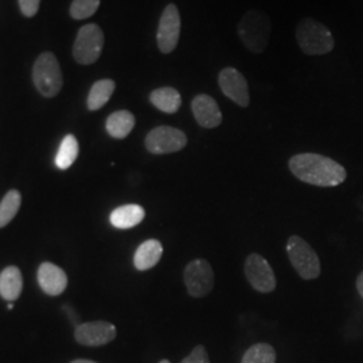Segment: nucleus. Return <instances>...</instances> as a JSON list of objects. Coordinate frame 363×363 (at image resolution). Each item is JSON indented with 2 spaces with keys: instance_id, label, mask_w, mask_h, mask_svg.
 I'll return each mask as SVG.
<instances>
[{
  "instance_id": "obj_1",
  "label": "nucleus",
  "mask_w": 363,
  "mask_h": 363,
  "mask_svg": "<svg viewBox=\"0 0 363 363\" xmlns=\"http://www.w3.org/2000/svg\"><path fill=\"white\" fill-rule=\"evenodd\" d=\"M288 166L298 181L318 187H337L347 178V171L342 164L319 154L292 156Z\"/></svg>"
},
{
  "instance_id": "obj_2",
  "label": "nucleus",
  "mask_w": 363,
  "mask_h": 363,
  "mask_svg": "<svg viewBox=\"0 0 363 363\" xmlns=\"http://www.w3.org/2000/svg\"><path fill=\"white\" fill-rule=\"evenodd\" d=\"M296 40L300 50L307 55H325L335 48V39L330 28L312 18L298 22Z\"/></svg>"
},
{
  "instance_id": "obj_3",
  "label": "nucleus",
  "mask_w": 363,
  "mask_h": 363,
  "mask_svg": "<svg viewBox=\"0 0 363 363\" xmlns=\"http://www.w3.org/2000/svg\"><path fill=\"white\" fill-rule=\"evenodd\" d=\"M271 30L272 23L269 18L259 10L247 11L237 26L238 37L244 46L249 52L256 54L267 49L271 37Z\"/></svg>"
},
{
  "instance_id": "obj_4",
  "label": "nucleus",
  "mask_w": 363,
  "mask_h": 363,
  "mask_svg": "<svg viewBox=\"0 0 363 363\" xmlns=\"http://www.w3.org/2000/svg\"><path fill=\"white\" fill-rule=\"evenodd\" d=\"M33 81L37 91L45 97H55L64 85L62 72L57 57L50 52H42L33 67Z\"/></svg>"
},
{
  "instance_id": "obj_5",
  "label": "nucleus",
  "mask_w": 363,
  "mask_h": 363,
  "mask_svg": "<svg viewBox=\"0 0 363 363\" xmlns=\"http://www.w3.org/2000/svg\"><path fill=\"white\" fill-rule=\"evenodd\" d=\"M286 253L298 276L304 280H315L322 272L316 252L298 235H292L286 242Z\"/></svg>"
},
{
  "instance_id": "obj_6",
  "label": "nucleus",
  "mask_w": 363,
  "mask_h": 363,
  "mask_svg": "<svg viewBox=\"0 0 363 363\" xmlns=\"http://www.w3.org/2000/svg\"><path fill=\"white\" fill-rule=\"evenodd\" d=\"M104 33L101 27L89 23L79 28L73 46V57L81 65L94 64L104 48Z\"/></svg>"
},
{
  "instance_id": "obj_7",
  "label": "nucleus",
  "mask_w": 363,
  "mask_h": 363,
  "mask_svg": "<svg viewBox=\"0 0 363 363\" xmlns=\"http://www.w3.org/2000/svg\"><path fill=\"white\" fill-rule=\"evenodd\" d=\"M187 145V136L183 130L174 127H156L145 138V148L155 155L174 154Z\"/></svg>"
},
{
  "instance_id": "obj_8",
  "label": "nucleus",
  "mask_w": 363,
  "mask_h": 363,
  "mask_svg": "<svg viewBox=\"0 0 363 363\" xmlns=\"http://www.w3.org/2000/svg\"><path fill=\"white\" fill-rule=\"evenodd\" d=\"M184 284L193 298H205L213 291L214 272L208 261L196 259L190 261L184 269Z\"/></svg>"
},
{
  "instance_id": "obj_9",
  "label": "nucleus",
  "mask_w": 363,
  "mask_h": 363,
  "mask_svg": "<svg viewBox=\"0 0 363 363\" xmlns=\"http://www.w3.org/2000/svg\"><path fill=\"white\" fill-rule=\"evenodd\" d=\"M181 13L175 4H169L160 16L157 27V48L163 54L174 52L181 37Z\"/></svg>"
},
{
  "instance_id": "obj_10",
  "label": "nucleus",
  "mask_w": 363,
  "mask_h": 363,
  "mask_svg": "<svg viewBox=\"0 0 363 363\" xmlns=\"http://www.w3.org/2000/svg\"><path fill=\"white\" fill-rule=\"evenodd\" d=\"M245 276L250 286L261 294H271L276 288V276L269 262L257 253H252L245 261Z\"/></svg>"
},
{
  "instance_id": "obj_11",
  "label": "nucleus",
  "mask_w": 363,
  "mask_h": 363,
  "mask_svg": "<svg viewBox=\"0 0 363 363\" xmlns=\"http://www.w3.org/2000/svg\"><path fill=\"white\" fill-rule=\"evenodd\" d=\"M222 93L229 97L233 103L242 108H247L250 104V96H249V85L247 78L244 77L237 69L234 67H225L220 70L218 76Z\"/></svg>"
},
{
  "instance_id": "obj_12",
  "label": "nucleus",
  "mask_w": 363,
  "mask_h": 363,
  "mask_svg": "<svg viewBox=\"0 0 363 363\" xmlns=\"http://www.w3.org/2000/svg\"><path fill=\"white\" fill-rule=\"evenodd\" d=\"M116 327L109 322H89L77 325L76 339L84 346H104L116 337Z\"/></svg>"
},
{
  "instance_id": "obj_13",
  "label": "nucleus",
  "mask_w": 363,
  "mask_h": 363,
  "mask_svg": "<svg viewBox=\"0 0 363 363\" xmlns=\"http://www.w3.org/2000/svg\"><path fill=\"white\" fill-rule=\"evenodd\" d=\"M191 111L202 128H217L222 123V113L216 100L208 94H198L191 101Z\"/></svg>"
},
{
  "instance_id": "obj_14",
  "label": "nucleus",
  "mask_w": 363,
  "mask_h": 363,
  "mask_svg": "<svg viewBox=\"0 0 363 363\" xmlns=\"http://www.w3.org/2000/svg\"><path fill=\"white\" fill-rule=\"evenodd\" d=\"M38 283L50 296L61 295L67 286L66 273L52 262H43L38 269Z\"/></svg>"
},
{
  "instance_id": "obj_15",
  "label": "nucleus",
  "mask_w": 363,
  "mask_h": 363,
  "mask_svg": "<svg viewBox=\"0 0 363 363\" xmlns=\"http://www.w3.org/2000/svg\"><path fill=\"white\" fill-rule=\"evenodd\" d=\"M163 255V245L157 240H147L136 249L133 264L138 271H148L154 268Z\"/></svg>"
},
{
  "instance_id": "obj_16",
  "label": "nucleus",
  "mask_w": 363,
  "mask_h": 363,
  "mask_svg": "<svg viewBox=\"0 0 363 363\" xmlns=\"http://www.w3.org/2000/svg\"><path fill=\"white\" fill-rule=\"evenodd\" d=\"M145 217V211L139 205H124L111 213L109 220L117 229H130L139 225Z\"/></svg>"
},
{
  "instance_id": "obj_17",
  "label": "nucleus",
  "mask_w": 363,
  "mask_h": 363,
  "mask_svg": "<svg viewBox=\"0 0 363 363\" xmlns=\"http://www.w3.org/2000/svg\"><path fill=\"white\" fill-rule=\"evenodd\" d=\"M23 288L22 273L16 267H9L0 273V296L7 301H15Z\"/></svg>"
},
{
  "instance_id": "obj_18",
  "label": "nucleus",
  "mask_w": 363,
  "mask_h": 363,
  "mask_svg": "<svg viewBox=\"0 0 363 363\" xmlns=\"http://www.w3.org/2000/svg\"><path fill=\"white\" fill-rule=\"evenodd\" d=\"M150 101L164 113H175L181 108V93L169 86L157 88L150 94Z\"/></svg>"
},
{
  "instance_id": "obj_19",
  "label": "nucleus",
  "mask_w": 363,
  "mask_h": 363,
  "mask_svg": "<svg viewBox=\"0 0 363 363\" xmlns=\"http://www.w3.org/2000/svg\"><path fill=\"white\" fill-rule=\"evenodd\" d=\"M106 132L115 139H124L135 127V116L128 111H117L106 118Z\"/></svg>"
},
{
  "instance_id": "obj_20",
  "label": "nucleus",
  "mask_w": 363,
  "mask_h": 363,
  "mask_svg": "<svg viewBox=\"0 0 363 363\" xmlns=\"http://www.w3.org/2000/svg\"><path fill=\"white\" fill-rule=\"evenodd\" d=\"M116 89V84L113 79H100L93 84L89 96H88V109L89 111H99L104 106L112 97L113 91Z\"/></svg>"
},
{
  "instance_id": "obj_21",
  "label": "nucleus",
  "mask_w": 363,
  "mask_h": 363,
  "mask_svg": "<svg viewBox=\"0 0 363 363\" xmlns=\"http://www.w3.org/2000/svg\"><path fill=\"white\" fill-rule=\"evenodd\" d=\"M78 142L74 135H66L62 139L55 155V166L60 169H67L77 159Z\"/></svg>"
},
{
  "instance_id": "obj_22",
  "label": "nucleus",
  "mask_w": 363,
  "mask_h": 363,
  "mask_svg": "<svg viewBox=\"0 0 363 363\" xmlns=\"http://www.w3.org/2000/svg\"><path fill=\"white\" fill-rule=\"evenodd\" d=\"M21 203H22V196L19 191L11 190L4 195V198L0 202V229L13 220V217L21 208Z\"/></svg>"
},
{
  "instance_id": "obj_23",
  "label": "nucleus",
  "mask_w": 363,
  "mask_h": 363,
  "mask_svg": "<svg viewBox=\"0 0 363 363\" xmlns=\"http://www.w3.org/2000/svg\"><path fill=\"white\" fill-rule=\"evenodd\" d=\"M241 363H276V351L268 343H257L247 349Z\"/></svg>"
},
{
  "instance_id": "obj_24",
  "label": "nucleus",
  "mask_w": 363,
  "mask_h": 363,
  "mask_svg": "<svg viewBox=\"0 0 363 363\" xmlns=\"http://www.w3.org/2000/svg\"><path fill=\"white\" fill-rule=\"evenodd\" d=\"M100 7V0H73L70 16L74 19H86L94 15Z\"/></svg>"
},
{
  "instance_id": "obj_25",
  "label": "nucleus",
  "mask_w": 363,
  "mask_h": 363,
  "mask_svg": "<svg viewBox=\"0 0 363 363\" xmlns=\"http://www.w3.org/2000/svg\"><path fill=\"white\" fill-rule=\"evenodd\" d=\"M181 363H210L208 354L203 346H195L189 357H186Z\"/></svg>"
},
{
  "instance_id": "obj_26",
  "label": "nucleus",
  "mask_w": 363,
  "mask_h": 363,
  "mask_svg": "<svg viewBox=\"0 0 363 363\" xmlns=\"http://www.w3.org/2000/svg\"><path fill=\"white\" fill-rule=\"evenodd\" d=\"M39 3L40 0H19V7L25 16L31 18L38 13Z\"/></svg>"
},
{
  "instance_id": "obj_27",
  "label": "nucleus",
  "mask_w": 363,
  "mask_h": 363,
  "mask_svg": "<svg viewBox=\"0 0 363 363\" xmlns=\"http://www.w3.org/2000/svg\"><path fill=\"white\" fill-rule=\"evenodd\" d=\"M357 289H358L359 295L363 298V271L361 272V274L358 276V279H357Z\"/></svg>"
},
{
  "instance_id": "obj_28",
  "label": "nucleus",
  "mask_w": 363,
  "mask_h": 363,
  "mask_svg": "<svg viewBox=\"0 0 363 363\" xmlns=\"http://www.w3.org/2000/svg\"><path fill=\"white\" fill-rule=\"evenodd\" d=\"M72 363H96L93 361H88V359H77V361H73Z\"/></svg>"
},
{
  "instance_id": "obj_29",
  "label": "nucleus",
  "mask_w": 363,
  "mask_h": 363,
  "mask_svg": "<svg viewBox=\"0 0 363 363\" xmlns=\"http://www.w3.org/2000/svg\"><path fill=\"white\" fill-rule=\"evenodd\" d=\"M7 308H9V310H13V303H10V304H9V306H7Z\"/></svg>"
},
{
  "instance_id": "obj_30",
  "label": "nucleus",
  "mask_w": 363,
  "mask_h": 363,
  "mask_svg": "<svg viewBox=\"0 0 363 363\" xmlns=\"http://www.w3.org/2000/svg\"><path fill=\"white\" fill-rule=\"evenodd\" d=\"M160 363H169V361H167V359H163Z\"/></svg>"
}]
</instances>
